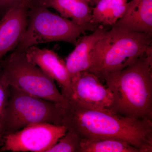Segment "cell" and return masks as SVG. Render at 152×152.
Wrapping results in <instances>:
<instances>
[{"label": "cell", "mask_w": 152, "mask_h": 152, "mask_svg": "<svg viewBox=\"0 0 152 152\" xmlns=\"http://www.w3.org/2000/svg\"><path fill=\"white\" fill-rule=\"evenodd\" d=\"M62 125L82 139H118L141 152H152L151 120L132 118L108 109L86 107L69 100L64 107Z\"/></svg>", "instance_id": "cell-1"}, {"label": "cell", "mask_w": 152, "mask_h": 152, "mask_svg": "<svg viewBox=\"0 0 152 152\" xmlns=\"http://www.w3.org/2000/svg\"><path fill=\"white\" fill-rule=\"evenodd\" d=\"M152 48L132 64L103 77L113 96L108 110L132 118L152 121Z\"/></svg>", "instance_id": "cell-2"}, {"label": "cell", "mask_w": 152, "mask_h": 152, "mask_svg": "<svg viewBox=\"0 0 152 152\" xmlns=\"http://www.w3.org/2000/svg\"><path fill=\"white\" fill-rule=\"evenodd\" d=\"M152 35L112 27L98 41L92 52L88 72L102 79L132 64L152 46Z\"/></svg>", "instance_id": "cell-3"}, {"label": "cell", "mask_w": 152, "mask_h": 152, "mask_svg": "<svg viewBox=\"0 0 152 152\" xmlns=\"http://www.w3.org/2000/svg\"><path fill=\"white\" fill-rule=\"evenodd\" d=\"M99 26L94 23L78 24L33 0L28 9L26 29L14 51L24 53L30 47L50 42H64L76 45L81 35L94 31Z\"/></svg>", "instance_id": "cell-4"}, {"label": "cell", "mask_w": 152, "mask_h": 152, "mask_svg": "<svg viewBox=\"0 0 152 152\" xmlns=\"http://www.w3.org/2000/svg\"><path fill=\"white\" fill-rule=\"evenodd\" d=\"M10 94L1 124L3 137L31 124L45 123L62 125L64 107L14 86Z\"/></svg>", "instance_id": "cell-5"}, {"label": "cell", "mask_w": 152, "mask_h": 152, "mask_svg": "<svg viewBox=\"0 0 152 152\" xmlns=\"http://www.w3.org/2000/svg\"><path fill=\"white\" fill-rule=\"evenodd\" d=\"M1 81L7 86H14L64 107L67 100L57 88L55 81L28 59L26 53L13 52L0 62Z\"/></svg>", "instance_id": "cell-6"}, {"label": "cell", "mask_w": 152, "mask_h": 152, "mask_svg": "<svg viewBox=\"0 0 152 152\" xmlns=\"http://www.w3.org/2000/svg\"><path fill=\"white\" fill-rule=\"evenodd\" d=\"M63 125L41 123L25 127L16 132L3 136L0 152H47L65 134Z\"/></svg>", "instance_id": "cell-7"}, {"label": "cell", "mask_w": 152, "mask_h": 152, "mask_svg": "<svg viewBox=\"0 0 152 152\" xmlns=\"http://www.w3.org/2000/svg\"><path fill=\"white\" fill-rule=\"evenodd\" d=\"M71 84L72 95L70 100L91 108L108 109L111 105V92L92 73L83 72L76 74L71 78Z\"/></svg>", "instance_id": "cell-8"}, {"label": "cell", "mask_w": 152, "mask_h": 152, "mask_svg": "<svg viewBox=\"0 0 152 152\" xmlns=\"http://www.w3.org/2000/svg\"><path fill=\"white\" fill-rule=\"evenodd\" d=\"M25 53L28 59L58 83L62 88L61 94L67 100H70L72 91L71 78L65 61L53 50L41 49L36 46L30 47Z\"/></svg>", "instance_id": "cell-9"}, {"label": "cell", "mask_w": 152, "mask_h": 152, "mask_svg": "<svg viewBox=\"0 0 152 152\" xmlns=\"http://www.w3.org/2000/svg\"><path fill=\"white\" fill-rule=\"evenodd\" d=\"M28 5L10 9L0 20V62L8 52L15 48L26 29Z\"/></svg>", "instance_id": "cell-10"}, {"label": "cell", "mask_w": 152, "mask_h": 152, "mask_svg": "<svg viewBox=\"0 0 152 152\" xmlns=\"http://www.w3.org/2000/svg\"><path fill=\"white\" fill-rule=\"evenodd\" d=\"M112 27L152 35V0H132L122 17Z\"/></svg>", "instance_id": "cell-11"}, {"label": "cell", "mask_w": 152, "mask_h": 152, "mask_svg": "<svg viewBox=\"0 0 152 152\" xmlns=\"http://www.w3.org/2000/svg\"><path fill=\"white\" fill-rule=\"evenodd\" d=\"M107 30L102 25L88 35L83 36L78 40L75 48L66 58L67 69L71 78L76 74L88 72L92 65V52L98 41Z\"/></svg>", "instance_id": "cell-12"}, {"label": "cell", "mask_w": 152, "mask_h": 152, "mask_svg": "<svg viewBox=\"0 0 152 152\" xmlns=\"http://www.w3.org/2000/svg\"><path fill=\"white\" fill-rule=\"evenodd\" d=\"M46 7L54 9L61 16L83 25L92 23V8L85 0H38Z\"/></svg>", "instance_id": "cell-13"}, {"label": "cell", "mask_w": 152, "mask_h": 152, "mask_svg": "<svg viewBox=\"0 0 152 152\" xmlns=\"http://www.w3.org/2000/svg\"><path fill=\"white\" fill-rule=\"evenodd\" d=\"M127 0H99L92 10V22L113 26L124 13Z\"/></svg>", "instance_id": "cell-14"}, {"label": "cell", "mask_w": 152, "mask_h": 152, "mask_svg": "<svg viewBox=\"0 0 152 152\" xmlns=\"http://www.w3.org/2000/svg\"><path fill=\"white\" fill-rule=\"evenodd\" d=\"M80 152H141V151L127 142L118 139H82Z\"/></svg>", "instance_id": "cell-15"}, {"label": "cell", "mask_w": 152, "mask_h": 152, "mask_svg": "<svg viewBox=\"0 0 152 152\" xmlns=\"http://www.w3.org/2000/svg\"><path fill=\"white\" fill-rule=\"evenodd\" d=\"M82 138L75 131L67 129L57 143L47 152H80Z\"/></svg>", "instance_id": "cell-16"}, {"label": "cell", "mask_w": 152, "mask_h": 152, "mask_svg": "<svg viewBox=\"0 0 152 152\" xmlns=\"http://www.w3.org/2000/svg\"><path fill=\"white\" fill-rule=\"evenodd\" d=\"M9 87L3 83L1 81V71L0 68V147L4 145V139L1 133V124L3 115L8 100Z\"/></svg>", "instance_id": "cell-17"}, {"label": "cell", "mask_w": 152, "mask_h": 152, "mask_svg": "<svg viewBox=\"0 0 152 152\" xmlns=\"http://www.w3.org/2000/svg\"><path fill=\"white\" fill-rule=\"evenodd\" d=\"M33 0H0V13L3 15L10 9L17 6L26 4L29 5Z\"/></svg>", "instance_id": "cell-18"}, {"label": "cell", "mask_w": 152, "mask_h": 152, "mask_svg": "<svg viewBox=\"0 0 152 152\" xmlns=\"http://www.w3.org/2000/svg\"><path fill=\"white\" fill-rule=\"evenodd\" d=\"M88 3L90 6H93L96 5L99 0H85Z\"/></svg>", "instance_id": "cell-19"}, {"label": "cell", "mask_w": 152, "mask_h": 152, "mask_svg": "<svg viewBox=\"0 0 152 152\" xmlns=\"http://www.w3.org/2000/svg\"><path fill=\"white\" fill-rule=\"evenodd\" d=\"M3 16V15H2L0 13V20H1V18Z\"/></svg>", "instance_id": "cell-20"}]
</instances>
